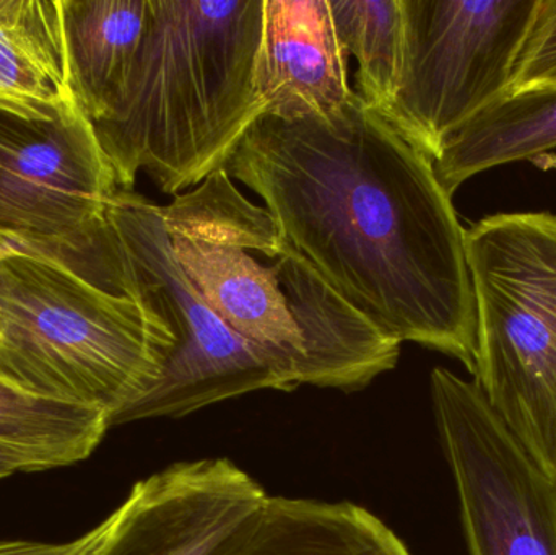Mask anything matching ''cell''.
Segmentation results:
<instances>
[{
  "instance_id": "1",
  "label": "cell",
  "mask_w": 556,
  "mask_h": 555,
  "mask_svg": "<svg viewBox=\"0 0 556 555\" xmlns=\"http://www.w3.org/2000/svg\"><path fill=\"white\" fill-rule=\"evenodd\" d=\"M382 336L476 367L466 228L430 156L358 93L326 117L263 114L224 166Z\"/></svg>"
},
{
  "instance_id": "2",
  "label": "cell",
  "mask_w": 556,
  "mask_h": 555,
  "mask_svg": "<svg viewBox=\"0 0 556 555\" xmlns=\"http://www.w3.org/2000/svg\"><path fill=\"white\" fill-rule=\"evenodd\" d=\"M160 207L182 273L291 391L353 393L397 367L401 344L352 308L225 169Z\"/></svg>"
},
{
  "instance_id": "3",
  "label": "cell",
  "mask_w": 556,
  "mask_h": 555,
  "mask_svg": "<svg viewBox=\"0 0 556 555\" xmlns=\"http://www.w3.org/2000/svg\"><path fill=\"white\" fill-rule=\"evenodd\" d=\"M266 0H150L136 58L93 123L117 188L146 173L168 195L224 169L264 114L260 62Z\"/></svg>"
},
{
  "instance_id": "4",
  "label": "cell",
  "mask_w": 556,
  "mask_h": 555,
  "mask_svg": "<svg viewBox=\"0 0 556 555\" xmlns=\"http://www.w3.org/2000/svg\"><path fill=\"white\" fill-rule=\"evenodd\" d=\"M160 316L41 254L0 251V378L100 407L110 427L149 393L175 351Z\"/></svg>"
},
{
  "instance_id": "5",
  "label": "cell",
  "mask_w": 556,
  "mask_h": 555,
  "mask_svg": "<svg viewBox=\"0 0 556 555\" xmlns=\"http://www.w3.org/2000/svg\"><path fill=\"white\" fill-rule=\"evenodd\" d=\"M476 299L473 381L556 481V215L513 212L466 228Z\"/></svg>"
},
{
  "instance_id": "6",
  "label": "cell",
  "mask_w": 556,
  "mask_h": 555,
  "mask_svg": "<svg viewBox=\"0 0 556 555\" xmlns=\"http://www.w3.org/2000/svg\"><path fill=\"white\" fill-rule=\"evenodd\" d=\"M90 280L136 300L165 321L175 351L129 424L189 416L261 390L291 391L277 368L235 335L176 261L162 207L117 189L108 202Z\"/></svg>"
},
{
  "instance_id": "7",
  "label": "cell",
  "mask_w": 556,
  "mask_h": 555,
  "mask_svg": "<svg viewBox=\"0 0 556 555\" xmlns=\"http://www.w3.org/2000/svg\"><path fill=\"white\" fill-rule=\"evenodd\" d=\"M401 75L382 116L434 162L456 130L508 97L538 0H401Z\"/></svg>"
},
{
  "instance_id": "8",
  "label": "cell",
  "mask_w": 556,
  "mask_h": 555,
  "mask_svg": "<svg viewBox=\"0 0 556 555\" xmlns=\"http://www.w3.org/2000/svg\"><path fill=\"white\" fill-rule=\"evenodd\" d=\"M116 176L80 108L31 117L0 108V251L90 276Z\"/></svg>"
},
{
  "instance_id": "9",
  "label": "cell",
  "mask_w": 556,
  "mask_h": 555,
  "mask_svg": "<svg viewBox=\"0 0 556 555\" xmlns=\"http://www.w3.org/2000/svg\"><path fill=\"white\" fill-rule=\"evenodd\" d=\"M431 403L470 555H556V481L493 413L476 381L438 367Z\"/></svg>"
},
{
  "instance_id": "10",
  "label": "cell",
  "mask_w": 556,
  "mask_h": 555,
  "mask_svg": "<svg viewBox=\"0 0 556 555\" xmlns=\"http://www.w3.org/2000/svg\"><path fill=\"white\" fill-rule=\"evenodd\" d=\"M266 499L230 459L176 463L134 485L97 555H211Z\"/></svg>"
},
{
  "instance_id": "11",
  "label": "cell",
  "mask_w": 556,
  "mask_h": 555,
  "mask_svg": "<svg viewBox=\"0 0 556 555\" xmlns=\"http://www.w3.org/2000/svg\"><path fill=\"white\" fill-rule=\"evenodd\" d=\"M349 61L329 0H266L260 62L264 114L301 119L342 110L355 94Z\"/></svg>"
},
{
  "instance_id": "12",
  "label": "cell",
  "mask_w": 556,
  "mask_h": 555,
  "mask_svg": "<svg viewBox=\"0 0 556 555\" xmlns=\"http://www.w3.org/2000/svg\"><path fill=\"white\" fill-rule=\"evenodd\" d=\"M211 555H412L376 515L350 502L270 497Z\"/></svg>"
},
{
  "instance_id": "13",
  "label": "cell",
  "mask_w": 556,
  "mask_h": 555,
  "mask_svg": "<svg viewBox=\"0 0 556 555\" xmlns=\"http://www.w3.org/2000/svg\"><path fill=\"white\" fill-rule=\"evenodd\" d=\"M0 108L46 119L77 110L62 0H0Z\"/></svg>"
},
{
  "instance_id": "14",
  "label": "cell",
  "mask_w": 556,
  "mask_h": 555,
  "mask_svg": "<svg viewBox=\"0 0 556 555\" xmlns=\"http://www.w3.org/2000/svg\"><path fill=\"white\" fill-rule=\"evenodd\" d=\"M149 18L150 0H62L71 87L91 124L119 91Z\"/></svg>"
},
{
  "instance_id": "15",
  "label": "cell",
  "mask_w": 556,
  "mask_h": 555,
  "mask_svg": "<svg viewBox=\"0 0 556 555\" xmlns=\"http://www.w3.org/2000/svg\"><path fill=\"white\" fill-rule=\"evenodd\" d=\"M556 149V88L503 98L444 142L434 173L453 198L479 173Z\"/></svg>"
},
{
  "instance_id": "16",
  "label": "cell",
  "mask_w": 556,
  "mask_h": 555,
  "mask_svg": "<svg viewBox=\"0 0 556 555\" xmlns=\"http://www.w3.org/2000/svg\"><path fill=\"white\" fill-rule=\"evenodd\" d=\"M110 429L100 407L49 400L0 378V445L26 453L45 471L90 458Z\"/></svg>"
},
{
  "instance_id": "17",
  "label": "cell",
  "mask_w": 556,
  "mask_h": 555,
  "mask_svg": "<svg viewBox=\"0 0 556 555\" xmlns=\"http://www.w3.org/2000/svg\"><path fill=\"white\" fill-rule=\"evenodd\" d=\"M337 38L355 58L356 93L384 113L399 84L404 46L401 0H329Z\"/></svg>"
},
{
  "instance_id": "18",
  "label": "cell",
  "mask_w": 556,
  "mask_h": 555,
  "mask_svg": "<svg viewBox=\"0 0 556 555\" xmlns=\"http://www.w3.org/2000/svg\"><path fill=\"white\" fill-rule=\"evenodd\" d=\"M556 88V0H538L519 48L508 97Z\"/></svg>"
},
{
  "instance_id": "19",
  "label": "cell",
  "mask_w": 556,
  "mask_h": 555,
  "mask_svg": "<svg viewBox=\"0 0 556 555\" xmlns=\"http://www.w3.org/2000/svg\"><path fill=\"white\" fill-rule=\"evenodd\" d=\"M113 527V517L67 543H41V541H0V555H81L100 546Z\"/></svg>"
},
{
  "instance_id": "20",
  "label": "cell",
  "mask_w": 556,
  "mask_h": 555,
  "mask_svg": "<svg viewBox=\"0 0 556 555\" xmlns=\"http://www.w3.org/2000/svg\"><path fill=\"white\" fill-rule=\"evenodd\" d=\"M45 471L42 466L26 453L10 449L7 445H0V481L12 478L20 472Z\"/></svg>"
},
{
  "instance_id": "21",
  "label": "cell",
  "mask_w": 556,
  "mask_h": 555,
  "mask_svg": "<svg viewBox=\"0 0 556 555\" xmlns=\"http://www.w3.org/2000/svg\"><path fill=\"white\" fill-rule=\"evenodd\" d=\"M104 541H106V540H104ZM104 541H103V543L100 544V546H97V547H94V550L88 551V553H85V554H81V555H97L98 551H100L101 546H103Z\"/></svg>"
}]
</instances>
